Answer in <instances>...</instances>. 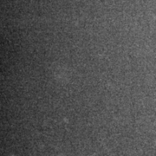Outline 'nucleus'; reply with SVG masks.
I'll use <instances>...</instances> for the list:
<instances>
[]
</instances>
